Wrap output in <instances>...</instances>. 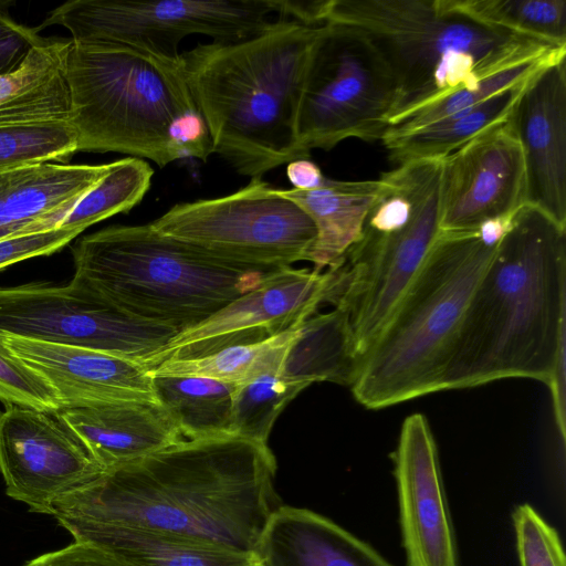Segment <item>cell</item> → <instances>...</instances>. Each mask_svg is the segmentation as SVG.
<instances>
[{
	"mask_svg": "<svg viewBox=\"0 0 566 566\" xmlns=\"http://www.w3.org/2000/svg\"><path fill=\"white\" fill-rule=\"evenodd\" d=\"M276 468L268 444L239 437L184 439L106 470L55 500L51 515L64 528L134 526L254 552L281 505Z\"/></svg>",
	"mask_w": 566,
	"mask_h": 566,
	"instance_id": "cell-1",
	"label": "cell"
},
{
	"mask_svg": "<svg viewBox=\"0 0 566 566\" xmlns=\"http://www.w3.org/2000/svg\"><path fill=\"white\" fill-rule=\"evenodd\" d=\"M566 340V227L525 205L464 314L441 390L528 378L548 386Z\"/></svg>",
	"mask_w": 566,
	"mask_h": 566,
	"instance_id": "cell-2",
	"label": "cell"
},
{
	"mask_svg": "<svg viewBox=\"0 0 566 566\" xmlns=\"http://www.w3.org/2000/svg\"><path fill=\"white\" fill-rule=\"evenodd\" d=\"M323 22L282 15L239 41L199 42L179 54L212 150L239 175L262 178L296 159V120L310 54Z\"/></svg>",
	"mask_w": 566,
	"mask_h": 566,
	"instance_id": "cell-3",
	"label": "cell"
},
{
	"mask_svg": "<svg viewBox=\"0 0 566 566\" xmlns=\"http://www.w3.org/2000/svg\"><path fill=\"white\" fill-rule=\"evenodd\" d=\"M322 20L356 28L384 57L397 85L389 127L501 71L566 57V46L491 29L448 0H325Z\"/></svg>",
	"mask_w": 566,
	"mask_h": 566,
	"instance_id": "cell-4",
	"label": "cell"
},
{
	"mask_svg": "<svg viewBox=\"0 0 566 566\" xmlns=\"http://www.w3.org/2000/svg\"><path fill=\"white\" fill-rule=\"evenodd\" d=\"M66 80L77 151L120 153L165 168L208 138L179 56L72 41Z\"/></svg>",
	"mask_w": 566,
	"mask_h": 566,
	"instance_id": "cell-5",
	"label": "cell"
},
{
	"mask_svg": "<svg viewBox=\"0 0 566 566\" xmlns=\"http://www.w3.org/2000/svg\"><path fill=\"white\" fill-rule=\"evenodd\" d=\"M511 220L470 232H439L422 266L371 346L350 386L380 409L441 391L471 297Z\"/></svg>",
	"mask_w": 566,
	"mask_h": 566,
	"instance_id": "cell-6",
	"label": "cell"
},
{
	"mask_svg": "<svg viewBox=\"0 0 566 566\" xmlns=\"http://www.w3.org/2000/svg\"><path fill=\"white\" fill-rule=\"evenodd\" d=\"M72 251L75 279L127 313L179 332L277 271L219 258L150 223L104 228L81 238Z\"/></svg>",
	"mask_w": 566,
	"mask_h": 566,
	"instance_id": "cell-7",
	"label": "cell"
},
{
	"mask_svg": "<svg viewBox=\"0 0 566 566\" xmlns=\"http://www.w3.org/2000/svg\"><path fill=\"white\" fill-rule=\"evenodd\" d=\"M439 179L440 160L410 161L381 174L358 241L329 268L334 280L328 302L348 313L359 359L440 232Z\"/></svg>",
	"mask_w": 566,
	"mask_h": 566,
	"instance_id": "cell-8",
	"label": "cell"
},
{
	"mask_svg": "<svg viewBox=\"0 0 566 566\" xmlns=\"http://www.w3.org/2000/svg\"><path fill=\"white\" fill-rule=\"evenodd\" d=\"M397 102V85L381 54L354 27L325 21L314 41L302 87L297 146L331 150L348 138L381 140Z\"/></svg>",
	"mask_w": 566,
	"mask_h": 566,
	"instance_id": "cell-9",
	"label": "cell"
},
{
	"mask_svg": "<svg viewBox=\"0 0 566 566\" xmlns=\"http://www.w3.org/2000/svg\"><path fill=\"white\" fill-rule=\"evenodd\" d=\"M290 13L291 0H70L35 29L62 25L74 42L118 44L178 57L179 43L189 35L239 41Z\"/></svg>",
	"mask_w": 566,
	"mask_h": 566,
	"instance_id": "cell-10",
	"label": "cell"
},
{
	"mask_svg": "<svg viewBox=\"0 0 566 566\" xmlns=\"http://www.w3.org/2000/svg\"><path fill=\"white\" fill-rule=\"evenodd\" d=\"M150 226L219 258L269 270L308 261L317 235L311 217L263 178L222 197L176 203Z\"/></svg>",
	"mask_w": 566,
	"mask_h": 566,
	"instance_id": "cell-11",
	"label": "cell"
},
{
	"mask_svg": "<svg viewBox=\"0 0 566 566\" xmlns=\"http://www.w3.org/2000/svg\"><path fill=\"white\" fill-rule=\"evenodd\" d=\"M0 331L105 352L144 367L179 333L127 313L74 276L62 285L0 286Z\"/></svg>",
	"mask_w": 566,
	"mask_h": 566,
	"instance_id": "cell-12",
	"label": "cell"
},
{
	"mask_svg": "<svg viewBox=\"0 0 566 566\" xmlns=\"http://www.w3.org/2000/svg\"><path fill=\"white\" fill-rule=\"evenodd\" d=\"M332 283V269L316 272L290 266L274 271L205 321L179 332L146 368L270 338L315 314L327 303Z\"/></svg>",
	"mask_w": 566,
	"mask_h": 566,
	"instance_id": "cell-13",
	"label": "cell"
},
{
	"mask_svg": "<svg viewBox=\"0 0 566 566\" xmlns=\"http://www.w3.org/2000/svg\"><path fill=\"white\" fill-rule=\"evenodd\" d=\"M105 470L56 412L8 405L0 412V473L6 493L31 512L98 479Z\"/></svg>",
	"mask_w": 566,
	"mask_h": 566,
	"instance_id": "cell-14",
	"label": "cell"
},
{
	"mask_svg": "<svg viewBox=\"0 0 566 566\" xmlns=\"http://www.w3.org/2000/svg\"><path fill=\"white\" fill-rule=\"evenodd\" d=\"M526 205V174L510 117L440 159L439 228L470 232Z\"/></svg>",
	"mask_w": 566,
	"mask_h": 566,
	"instance_id": "cell-15",
	"label": "cell"
},
{
	"mask_svg": "<svg viewBox=\"0 0 566 566\" xmlns=\"http://www.w3.org/2000/svg\"><path fill=\"white\" fill-rule=\"evenodd\" d=\"M409 566H459L437 444L422 413L408 416L392 454Z\"/></svg>",
	"mask_w": 566,
	"mask_h": 566,
	"instance_id": "cell-16",
	"label": "cell"
},
{
	"mask_svg": "<svg viewBox=\"0 0 566 566\" xmlns=\"http://www.w3.org/2000/svg\"><path fill=\"white\" fill-rule=\"evenodd\" d=\"M522 148L526 205L566 227V60L525 85L510 116Z\"/></svg>",
	"mask_w": 566,
	"mask_h": 566,
	"instance_id": "cell-17",
	"label": "cell"
},
{
	"mask_svg": "<svg viewBox=\"0 0 566 566\" xmlns=\"http://www.w3.org/2000/svg\"><path fill=\"white\" fill-rule=\"evenodd\" d=\"M0 339L48 381L61 408L124 400H157L148 369L135 360L85 347L23 338L1 331Z\"/></svg>",
	"mask_w": 566,
	"mask_h": 566,
	"instance_id": "cell-18",
	"label": "cell"
},
{
	"mask_svg": "<svg viewBox=\"0 0 566 566\" xmlns=\"http://www.w3.org/2000/svg\"><path fill=\"white\" fill-rule=\"evenodd\" d=\"M56 413L105 471L184 440L157 400L61 408Z\"/></svg>",
	"mask_w": 566,
	"mask_h": 566,
	"instance_id": "cell-19",
	"label": "cell"
},
{
	"mask_svg": "<svg viewBox=\"0 0 566 566\" xmlns=\"http://www.w3.org/2000/svg\"><path fill=\"white\" fill-rule=\"evenodd\" d=\"M109 164L48 163L0 174V240L57 228Z\"/></svg>",
	"mask_w": 566,
	"mask_h": 566,
	"instance_id": "cell-20",
	"label": "cell"
},
{
	"mask_svg": "<svg viewBox=\"0 0 566 566\" xmlns=\"http://www.w3.org/2000/svg\"><path fill=\"white\" fill-rule=\"evenodd\" d=\"M254 552L261 566H394L329 518L290 505L272 512Z\"/></svg>",
	"mask_w": 566,
	"mask_h": 566,
	"instance_id": "cell-21",
	"label": "cell"
},
{
	"mask_svg": "<svg viewBox=\"0 0 566 566\" xmlns=\"http://www.w3.org/2000/svg\"><path fill=\"white\" fill-rule=\"evenodd\" d=\"M65 530L74 541L101 545L134 566H261L253 551L156 530L101 524Z\"/></svg>",
	"mask_w": 566,
	"mask_h": 566,
	"instance_id": "cell-22",
	"label": "cell"
},
{
	"mask_svg": "<svg viewBox=\"0 0 566 566\" xmlns=\"http://www.w3.org/2000/svg\"><path fill=\"white\" fill-rule=\"evenodd\" d=\"M381 182L343 181L325 177L311 190L279 189L280 195L298 205L313 220L317 235L308 261L323 272L339 263L358 241L364 221Z\"/></svg>",
	"mask_w": 566,
	"mask_h": 566,
	"instance_id": "cell-23",
	"label": "cell"
},
{
	"mask_svg": "<svg viewBox=\"0 0 566 566\" xmlns=\"http://www.w3.org/2000/svg\"><path fill=\"white\" fill-rule=\"evenodd\" d=\"M71 38H46L14 72L0 75V124L71 120Z\"/></svg>",
	"mask_w": 566,
	"mask_h": 566,
	"instance_id": "cell-24",
	"label": "cell"
},
{
	"mask_svg": "<svg viewBox=\"0 0 566 566\" xmlns=\"http://www.w3.org/2000/svg\"><path fill=\"white\" fill-rule=\"evenodd\" d=\"M527 82L424 126L406 132L388 129L380 142L389 158L398 165L440 160L488 128L506 120Z\"/></svg>",
	"mask_w": 566,
	"mask_h": 566,
	"instance_id": "cell-25",
	"label": "cell"
},
{
	"mask_svg": "<svg viewBox=\"0 0 566 566\" xmlns=\"http://www.w3.org/2000/svg\"><path fill=\"white\" fill-rule=\"evenodd\" d=\"M358 364L348 313L334 307L325 314L315 313L303 322L281 375L308 385L332 381L352 386Z\"/></svg>",
	"mask_w": 566,
	"mask_h": 566,
	"instance_id": "cell-26",
	"label": "cell"
},
{
	"mask_svg": "<svg viewBox=\"0 0 566 566\" xmlns=\"http://www.w3.org/2000/svg\"><path fill=\"white\" fill-rule=\"evenodd\" d=\"M150 376L158 402L184 439L233 437L231 413L237 384L199 376Z\"/></svg>",
	"mask_w": 566,
	"mask_h": 566,
	"instance_id": "cell-27",
	"label": "cell"
},
{
	"mask_svg": "<svg viewBox=\"0 0 566 566\" xmlns=\"http://www.w3.org/2000/svg\"><path fill=\"white\" fill-rule=\"evenodd\" d=\"M303 322L264 340L231 346L201 358L165 360L148 371L150 375L199 376L231 384L268 373L281 374Z\"/></svg>",
	"mask_w": 566,
	"mask_h": 566,
	"instance_id": "cell-28",
	"label": "cell"
},
{
	"mask_svg": "<svg viewBox=\"0 0 566 566\" xmlns=\"http://www.w3.org/2000/svg\"><path fill=\"white\" fill-rule=\"evenodd\" d=\"M448 3L491 29L566 46L565 0H448Z\"/></svg>",
	"mask_w": 566,
	"mask_h": 566,
	"instance_id": "cell-29",
	"label": "cell"
},
{
	"mask_svg": "<svg viewBox=\"0 0 566 566\" xmlns=\"http://www.w3.org/2000/svg\"><path fill=\"white\" fill-rule=\"evenodd\" d=\"M154 169L149 163L127 157L111 163L109 171L66 213L59 227L85 230L118 213H127L148 192Z\"/></svg>",
	"mask_w": 566,
	"mask_h": 566,
	"instance_id": "cell-30",
	"label": "cell"
},
{
	"mask_svg": "<svg viewBox=\"0 0 566 566\" xmlns=\"http://www.w3.org/2000/svg\"><path fill=\"white\" fill-rule=\"evenodd\" d=\"M308 386L276 373L237 384L232 400L231 434L268 444L277 417Z\"/></svg>",
	"mask_w": 566,
	"mask_h": 566,
	"instance_id": "cell-31",
	"label": "cell"
},
{
	"mask_svg": "<svg viewBox=\"0 0 566 566\" xmlns=\"http://www.w3.org/2000/svg\"><path fill=\"white\" fill-rule=\"evenodd\" d=\"M77 151L71 122L0 124V174L24 167L66 161Z\"/></svg>",
	"mask_w": 566,
	"mask_h": 566,
	"instance_id": "cell-32",
	"label": "cell"
},
{
	"mask_svg": "<svg viewBox=\"0 0 566 566\" xmlns=\"http://www.w3.org/2000/svg\"><path fill=\"white\" fill-rule=\"evenodd\" d=\"M563 59L535 61L495 73L474 85L453 92L415 111L388 129L397 132L411 130L450 114L475 106L502 92L527 82L545 66Z\"/></svg>",
	"mask_w": 566,
	"mask_h": 566,
	"instance_id": "cell-33",
	"label": "cell"
},
{
	"mask_svg": "<svg viewBox=\"0 0 566 566\" xmlns=\"http://www.w3.org/2000/svg\"><path fill=\"white\" fill-rule=\"evenodd\" d=\"M0 400L7 405L56 412L60 401L48 381L0 339Z\"/></svg>",
	"mask_w": 566,
	"mask_h": 566,
	"instance_id": "cell-34",
	"label": "cell"
},
{
	"mask_svg": "<svg viewBox=\"0 0 566 566\" xmlns=\"http://www.w3.org/2000/svg\"><path fill=\"white\" fill-rule=\"evenodd\" d=\"M520 566H565L558 533L530 504L513 512Z\"/></svg>",
	"mask_w": 566,
	"mask_h": 566,
	"instance_id": "cell-35",
	"label": "cell"
},
{
	"mask_svg": "<svg viewBox=\"0 0 566 566\" xmlns=\"http://www.w3.org/2000/svg\"><path fill=\"white\" fill-rule=\"evenodd\" d=\"M83 230L77 228H54L0 240V271L6 268L41 255H50L75 239Z\"/></svg>",
	"mask_w": 566,
	"mask_h": 566,
	"instance_id": "cell-36",
	"label": "cell"
},
{
	"mask_svg": "<svg viewBox=\"0 0 566 566\" xmlns=\"http://www.w3.org/2000/svg\"><path fill=\"white\" fill-rule=\"evenodd\" d=\"M11 1H0V75L17 71L29 53L43 43L35 28L19 23L10 14Z\"/></svg>",
	"mask_w": 566,
	"mask_h": 566,
	"instance_id": "cell-37",
	"label": "cell"
},
{
	"mask_svg": "<svg viewBox=\"0 0 566 566\" xmlns=\"http://www.w3.org/2000/svg\"><path fill=\"white\" fill-rule=\"evenodd\" d=\"M24 566H134L118 554L92 542L74 541L34 557Z\"/></svg>",
	"mask_w": 566,
	"mask_h": 566,
	"instance_id": "cell-38",
	"label": "cell"
},
{
	"mask_svg": "<svg viewBox=\"0 0 566 566\" xmlns=\"http://www.w3.org/2000/svg\"><path fill=\"white\" fill-rule=\"evenodd\" d=\"M286 177L294 189L311 190L318 187L326 176L314 161L307 158L286 164Z\"/></svg>",
	"mask_w": 566,
	"mask_h": 566,
	"instance_id": "cell-39",
	"label": "cell"
}]
</instances>
